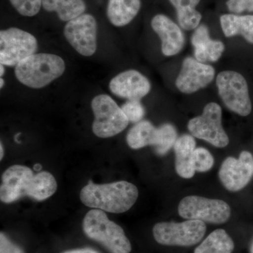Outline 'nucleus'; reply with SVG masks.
Wrapping results in <instances>:
<instances>
[{
    "mask_svg": "<svg viewBox=\"0 0 253 253\" xmlns=\"http://www.w3.org/2000/svg\"><path fill=\"white\" fill-rule=\"evenodd\" d=\"M94 116L92 131L100 138H109L122 132L129 121L116 101L107 94L95 96L91 101Z\"/></svg>",
    "mask_w": 253,
    "mask_h": 253,
    "instance_id": "423d86ee",
    "label": "nucleus"
},
{
    "mask_svg": "<svg viewBox=\"0 0 253 253\" xmlns=\"http://www.w3.org/2000/svg\"><path fill=\"white\" fill-rule=\"evenodd\" d=\"M16 11L23 16L32 17L41 11L42 0H9Z\"/></svg>",
    "mask_w": 253,
    "mask_h": 253,
    "instance_id": "393cba45",
    "label": "nucleus"
},
{
    "mask_svg": "<svg viewBox=\"0 0 253 253\" xmlns=\"http://www.w3.org/2000/svg\"><path fill=\"white\" fill-rule=\"evenodd\" d=\"M66 70L62 58L56 54H35L15 67L20 83L33 89H41L61 77Z\"/></svg>",
    "mask_w": 253,
    "mask_h": 253,
    "instance_id": "7ed1b4c3",
    "label": "nucleus"
},
{
    "mask_svg": "<svg viewBox=\"0 0 253 253\" xmlns=\"http://www.w3.org/2000/svg\"><path fill=\"white\" fill-rule=\"evenodd\" d=\"M129 122H141L145 115V110L139 100H128L121 106Z\"/></svg>",
    "mask_w": 253,
    "mask_h": 253,
    "instance_id": "bb28decb",
    "label": "nucleus"
},
{
    "mask_svg": "<svg viewBox=\"0 0 253 253\" xmlns=\"http://www.w3.org/2000/svg\"><path fill=\"white\" fill-rule=\"evenodd\" d=\"M138 196L136 186L126 181L105 184L89 181L81 191L82 203L87 207L117 214L129 211Z\"/></svg>",
    "mask_w": 253,
    "mask_h": 253,
    "instance_id": "f03ea898",
    "label": "nucleus"
},
{
    "mask_svg": "<svg viewBox=\"0 0 253 253\" xmlns=\"http://www.w3.org/2000/svg\"><path fill=\"white\" fill-rule=\"evenodd\" d=\"M221 29L228 38L241 35L253 44V16L222 15L220 18Z\"/></svg>",
    "mask_w": 253,
    "mask_h": 253,
    "instance_id": "aec40b11",
    "label": "nucleus"
},
{
    "mask_svg": "<svg viewBox=\"0 0 253 253\" xmlns=\"http://www.w3.org/2000/svg\"><path fill=\"white\" fill-rule=\"evenodd\" d=\"M207 230L204 221L189 219L182 222H160L153 228L158 244L166 246L190 247L199 244Z\"/></svg>",
    "mask_w": 253,
    "mask_h": 253,
    "instance_id": "39448f33",
    "label": "nucleus"
},
{
    "mask_svg": "<svg viewBox=\"0 0 253 253\" xmlns=\"http://www.w3.org/2000/svg\"><path fill=\"white\" fill-rule=\"evenodd\" d=\"M84 234L111 253H130L131 245L121 226L111 221L101 210H91L83 221Z\"/></svg>",
    "mask_w": 253,
    "mask_h": 253,
    "instance_id": "20e7f679",
    "label": "nucleus"
},
{
    "mask_svg": "<svg viewBox=\"0 0 253 253\" xmlns=\"http://www.w3.org/2000/svg\"><path fill=\"white\" fill-rule=\"evenodd\" d=\"M159 139L156 149V154L164 156L174 146L177 138L175 127L171 124H163L158 127Z\"/></svg>",
    "mask_w": 253,
    "mask_h": 253,
    "instance_id": "b1692460",
    "label": "nucleus"
},
{
    "mask_svg": "<svg viewBox=\"0 0 253 253\" xmlns=\"http://www.w3.org/2000/svg\"><path fill=\"white\" fill-rule=\"evenodd\" d=\"M42 7L48 12H56L60 20L68 22L84 14V0H42Z\"/></svg>",
    "mask_w": 253,
    "mask_h": 253,
    "instance_id": "412c9836",
    "label": "nucleus"
},
{
    "mask_svg": "<svg viewBox=\"0 0 253 253\" xmlns=\"http://www.w3.org/2000/svg\"><path fill=\"white\" fill-rule=\"evenodd\" d=\"M159 131L152 123L148 121H141L128 132L126 142L133 149H139L148 146L156 148L158 144Z\"/></svg>",
    "mask_w": 253,
    "mask_h": 253,
    "instance_id": "6ab92c4d",
    "label": "nucleus"
},
{
    "mask_svg": "<svg viewBox=\"0 0 253 253\" xmlns=\"http://www.w3.org/2000/svg\"><path fill=\"white\" fill-rule=\"evenodd\" d=\"M84 253H99L97 251L91 249H83Z\"/></svg>",
    "mask_w": 253,
    "mask_h": 253,
    "instance_id": "7c9ffc66",
    "label": "nucleus"
},
{
    "mask_svg": "<svg viewBox=\"0 0 253 253\" xmlns=\"http://www.w3.org/2000/svg\"><path fill=\"white\" fill-rule=\"evenodd\" d=\"M0 69H1V72H0V75H1V76H2L4 73V65L1 64V66H0Z\"/></svg>",
    "mask_w": 253,
    "mask_h": 253,
    "instance_id": "473e14b6",
    "label": "nucleus"
},
{
    "mask_svg": "<svg viewBox=\"0 0 253 253\" xmlns=\"http://www.w3.org/2000/svg\"><path fill=\"white\" fill-rule=\"evenodd\" d=\"M188 129L195 137L215 147L224 148L229 144V137L221 126V109L216 103H209L201 116L190 120Z\"/></svg>",
    "mask_w": 253,
    "mask_h": 253,
    "instance_id": "9d476101",
    "label": "nucleus"
},
{
    "mask_svg": "<svg viewBox=\"0 0 253 253\" xmlns=\"http://www.w3.org/2000/svg\"><path fill=\"white\" fill-rule=\"evenodd\" d=\"M217 86L219 96L228 109L240 116H249L252 104L247 82L242 75L235 71H223L217 76Z\"/></svg>",
    "mask_w": 253,
    "mask_h": 253,
    "instance_id": "6e6552de",
    "label": "nucleus"
},
{
    "mask_svg": "<svg viewBox=\"0 0 253 253\" xmlns=\"http://www.w3.org/2000/svg\"><path fill=\"white\" fill-rule=\"evenodd\" d=\"M178 212L184 219L214 224H224L231 216L230 206L225 201L197 196H186L181 200Z\"/></svg>",
    "mask_w": 253,
    "mask_h": 253,
    "instance_id": "0eeeda50",
    "label": "nucleus"
},
{
    "mask_svg": "<svg viewBox=\"0 0 253 253\" xmlns=\"http://www.w3.org/2000/svg\"><path fill=\"white\" fill-rule=\"evenodd\" d=\"M235 245L224 229H218L211 232L196 248L194 253H233Z\"/></svg>",
    "mask_w": 253,
    "mask_h": 253,
    "instance_id": "4be33fe9",
    "label": "nucleus"
},
{
    "mask_svg": "<svg viewBox=\"0 0 253 253\" xmlns=\"http://www.w3.org/2000/svg\"><path fill=\"white\" fill-rule=\"evenodd\" d=\"M228 9L234 13L253 11V0H228Z\"/></svg>",
    "mask_w": 253,
    "mask_h": 253,
    "instance_id": "cd10ccee",
    "label": "nucleus"
},
{
    "mask_svg": "<svg viewBox=\"0 0 253 253\" xmlns=\"http://www.w3.org/2000/svg\"><path fill=\"white\" fill-rule=\"evenodd\" d=\"M38 44L31 33L17 28H10L0 32V63L4 66H16L36 54Z\"/></svg>",
    "mask_w": 253,
    "mask_h": 253,
    "instance_id": "1a4fd4ad",
    "label": "nucleus"
},
{
    "mask_svg": "<svg viewBox=\"0 0 253 253\" xmlns=\"http://www.w3.org/2000/svg\"><path fill=\"white\" fill-rule=\"evenodd\" d=\"M250 253H253V240L250 246Z\"/></svg>",
    "mask_w": 253,
    "mask_h": 253,
    "instance_id": "f704fd0d",
    "label": "nucleus"
},
{
    "mask_svg": "<svg viewBox=\"0 0 253 253\" xmlns=\"http://www.w3.org/2000/svg\"><path fill=\"white\" fill-rule=\"evenodd\" d=\"M62 253H84L83 249L71 250V251H66Z\"/></svg>",
    "mask_w": 253,
    "mask_h": 253,
    "instance_id": "c756f323",
    "label": "nucleus"
},
{
    "mask_svg": "<svg viewBox=\"0 0 253 253\" xmlns=\"http://www.w3.org/2000/svg\"><path fill=\"white\" fill-rule=\"evenodd\" d=\"M253 175V157L249 151H242L238 159L229 157L219 169V177L226 189L239 191L248 185Z\"/></svg>",
    "mask_w": 253,
    "mask_h": 253,
    "instance_id": "f8f14e48",
    "label": "nucleus"
},
{
    "mask_svg": "<svg viewBox=\"0 0 253 253\" xmlns=\"http://www.w3.org/2000/svg\"><path fill=\"white\" fill-rule=\"evenodd\" d=\"M215 75L214 68L194 58L183 61L182 67L176 80V86L184 94H192L208 86Z\"/></svg>",
    "mask_w": 253,
    "mask_h": 253,
    "instance_id": "ddd939ff",
    "label": "nucleus"
},
{
    "mask_svg": "<svg viewBox=\"0 0 253 253\" xmlns=\"http://www.w3.org/2000/svg\"><path fill=\"white\" fill-rule=\"evenodd\" d=\"M0 253H25L21 248L13 244L3 232L0 234Z\"/></svg>",
    "mask_w": 253,
    "mask_h": 253,
    "instance_id": "c85d7f7f",
    "label": "nucleus"
},
{
    "mask_svg": "<svg viewBox=\"0 0 253 253\" xmlns=\"http://www.w3.org/2000/svg\"><path fill=\"white\" fill-rule=\"evenodd\" d=\"M0 149H1V156H0V159H2L3 156H4V149H3L2 144L1 143V145H0Z\"/></svg>",
    "mask_w": 253,
    "mask_h": 253,
    "instance_id": "2f4dec72",
    "label": "nucleus"
},
{
    "mask_svg": "<svg viewBox=\"0 0 253 253\" xmlns=\"http://www.w3.org/2000/svg\"><path fill=\"white\" fill-rule=\"evenodd\" d=\"M140 8V0H109L107 17L113 26L123 27L136 17Z\"/></svg>",
    "mask_w": 253,
    "mask_h": 253,
    "instance_id": "a211bd4d",
    "label": "nucleus"
},
{
    "mask_svg": "<svg viewBox=\"0 0 253 253\" xmlns=\"http://www.w3.org/2000/svg\"><path fill=\"white\" fill-rule=\"evenodd\" d=\"M4 80H3V78H1V79H0V87L2 88L3 86H4Z\"/></svg>",
    "mask_w": 253,
    "mask_h": 253,
    "instance_id": "72a5a7b5",
    "label": "nucleus"
},
{
    "mask_svg": "<svg viewBox=\"0 0 253 253\" xmlns=\"http://www.w3.org/2000/svg\"><path fill=\"white\" fill-rule=\"evenodd\" d=\"M196 141L194 136L184 134L179 136L174 144L175 153V168L178 175L184 179H190L194 176V151L196 150Z\"/></svg>",
    "mask_w": 253,
    "mask_h": 253,
    "instance_id": "f3484780",
    "label": "nucleus"
},
{
    "mask_svg": "<svg viewBox=\"0 0 253 253\" xmlns=\"http://www.w3.org/2000/svg\"><path fill=\"white\" fill-rule=\"evenodd\" d=\"M201 0H169L175 7L178 21L183 29H196L201 22V14L196 9Z\"/></svg>",
    "mask_w": 253,
    "mask_h": 253,
    "instance_id": "5701e85b",
    "label": "nucleus"
},
{
    "mask_svg": "<svg viewBox=\"0 0 253 253\" xmlns=\"http://www.w3.org/2000/svg\"><path fill=\"white\" fill-rule=\"evenodd\" d=\"M97 22L92 15L83 14L68 21L63 34L73 49L84 56L95 54L97 48Z\"/></svg>",
    "mask_w": 253,
    "mask_h": 253,
    "instance_id": "9b49d317",
    "label": "nucleus"
},
{
    "mask_svg": "<svg viewBox=\"0 0 253 253\" xmlns=\"http://www.w3.org/2000/svg\"><path fill=\"white\" fill-rule=\"evenodd\" d=\"M57 183L51 173L41 172L34 174L26 166L15 165L2 174L0 199L4 204L29 196L36 201L49 199L56 192Z\"/></svg>",
    "mask_w": 253,
    "mask_h": 253,
    "instance_id": "f257e3e1",
    "label": "nucleus"
},
{
    "mask_svg": "<svg viewBox=\"0 0 253 253\" xmlns=\"http://www.w3.org/2000/svg\"><path fill=\"white\" fill-rule=\"evenodd\" d=\"M194 169L200 172H207L214 165V158L208 150L196 148L194 151Z\"/></svg>",
    "mask_w": 253,
    "mask_h": 253,
    "instance_id": "a878e982",
    "label": "nucleus"
},
{
    "mask_svg": "<svg viewBox=\"0 0 253 253\" xmlns=\"http://www.w3.org/2000/svg\"><path fill=\"white\" fill-rule=\"evenodd\" d=\"M151 27L162 42V52L165 56L179 54L184 45V36L180 28L170 18L163 14L155 16L151 20Z\"/></svg>",
    "mask_w": 253,
    "mask_h": 253,
    "instance_id": "2eb2a0df",
    "label": "nucleus"
},
{
    "mask_svg": "<svg viewBox=\"0 0 253 253\" xmlns=\"http://www.w3.org/2000/svg\"><path fill=\"white\" fill-rule=\"evenodd\" d=\"M109 89L118 97L140 100L151 91V83L139 71L128 70L119 73L111 80Z\"/></svg>",
    "mask_w": 253,
    "mask_h": 253,
    "instance_id": "4468645a",
    "label": "nucleus"
},
{
    "mask_svg": "<svg viewBox=\"0 0 253 253\" xmlns=\"http://www.w3.org/2000/svg\"><path fill=\"white\" fill-rule=\"evenodd\" d=\"M191 43L194 48L195 59L200 62H215L220 59L224 51L222 42L211 39L209 31L205 25L196 28Z\"/></svg>",
    "mask_w": 253,
    "mask_h": 253,
    "instance_id": "dca6fc26",
    "label": "nucleus"
}]
</instances>
